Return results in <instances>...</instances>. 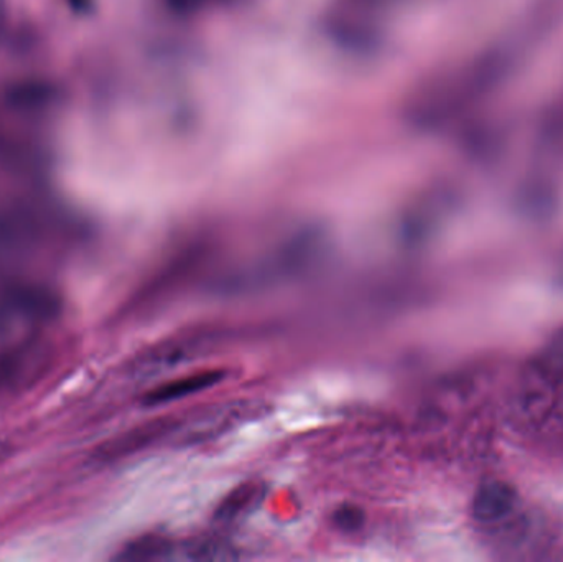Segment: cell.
<instances>
[{"instance_id":"6da1fadb","label":"cell","mask_w":563,"mask_h":562,"mask_svg":"<svg viewBox=\"0 0 563 562\" xmlns=\"http://www.w3.org/2000/svg\"><path fill=\"white\" fill-rule=\"evenodd\" d=\"M223 379L224 373L220 370L191 373V375L162 383L157 388L151 389L145 396L144 403L147 406L167 405V403L178 401V399L188 398V396L198 395L205 389L213 388Z\"/></svg>"},{"instance_id":"7a4b0ae2","label":"cell","mask_w":563,"mask_h":562,"mask_svg":"<svg viewBox=\"0 0 563 562\" xmlns=\"http://www.w3.org/2000/svg\"><path fill=\"white\" fill-rule=\"evenodd\" d=\"M515 488L505 482H488L476 492L473 517L479 524L492 525L505 520L516 508Z\"/></svg>"},{"instance_id":"3957f363","label":"cell","mask_w":563,"mask_h":562,"mask_svg":"<svg viewBox=\"0 0 563 562\" xmlns=\"http://www.w3.org/2000/svg\"><path fill=\"white\" fill-rule=\"evenodd\" d=\"M200 343L203 340H175V342L165 343L161 349L148 353L142 362L139 363V372L148 375V373H165L175 368L180 363L197 356L200 350Z\"/></svg>"},{"instance_id":"277c9868","label":"cell","mask_w":563,"mask_h":562,"mask_svg":"<svg viewBox=\"0 0 563 562\" xmlns=\"http://www.w3.org/2000/svg\"><path fill=\"white\" fill-rule=\"evenodd\" d=\"M261 497H263V492H261L260 485H241L240 488H236L233 494L228 495L221 502L217 511V520L230 524V521L244 517V515L250 514L251 508L256 507Z\"/></svg>"},{"instance_id":"5b68a950","label":"cell","mask_w":563,"mask_h":562,"mask_svg":"<svg viewBox=\"0 0 563 562\" xmlns=\"http://www.w3.org/2000/svg\"><path fill=\"white\" fill-rule=\"evenodd\" d=\"M172 543L161 537H145L132 541L119 554L121 561H162L170 560Z\"/></svg>"},{"instance_id":"8992f818","label":"cell","mask_w":563,"mask_h":562,"mask_svg":"<svg viewBox=\"0 0 563 562\" xmlns=\"http://www.w3.org/2000/svg\"><path fill=\"white\" fill-rule=\"evenodd\" d=\"M539 375L548 382L563 379V333L555 337L539 359Z\"/></svg>"},{"instance_id":"52a82bcc","label":"cell","mask_w":563,"mask_h":562,"mask_svg":"<svg viewBox=\"0 0 563 562\" xmlns=\"http://www.w3.org/2000/svg\"><path fill=\"white\" fill-rule=\"evenodd\" d=\"M188 558L195 561L228 560L231 558V548L221 541H200L188 550Z\"/></svg>"},{"instance_id":"ba28073f","label":"cell","mask_w":563,"mask_h":562,"mask_svg":"<svg viewBox=\"0 0 563 562\" xmlns=\"http://www.w3.org/2000/svg\"><path fill=\"white\" fill-rule=\"evenodd\" d=\"M334 521L344 531H354L363 525V515H361L360 508L344 507L336 511Z\"/></svg>"},{"instance_id":"9c48e42d","label":"cell","mask_w":563,"mask_h":562,"mask_svg":"<svg viewBox=\"0 0 563 562\" xmlns=\"http://www.w3.org/2000/svg\"><path fill=\"white\" fill-rule=\"evenodd\" d=\"M3 23H5V10H3V3L0 0V33H2Z\"/></svg>"},{"instance_id":"30bf717a","label":"cell","mask_w":563,"mask_h":562,"mask_svg":"<svg viewBox=\"0 0 563 562\" xmlns=\"http://www.w3.org/2000/svg\"><path fill=\"white\" fill-rule=\"evenodd\" d=\"M5 454H7V452H5V448H3V445H2V444H0V459L5 458Z\"/></svg>"}]
</instances>
